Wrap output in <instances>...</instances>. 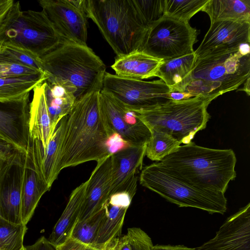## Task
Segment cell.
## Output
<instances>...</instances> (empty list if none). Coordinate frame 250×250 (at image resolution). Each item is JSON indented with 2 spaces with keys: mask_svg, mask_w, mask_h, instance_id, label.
<instances>
[{
  "mask_svg": "<svg viewBox=\"0 0 250 250\" xmlns=\"http://www.w3.org/2000/svg\"><path fill=\"white\" fill-rule=\"evenodd\" d=\"M100 91H92L75 102L67 115L56 173L68 167L95 161L109 154L115 135L100 102Z\"/></svg>",
  "mask_w": 250,
  "mask_h": 250,
  "instance_id": "1",
  "label": "cell"
},
{
  "mask_svg": "<svg viewBox=\"0 0 250 250\" xmlns=\"http://www.w3.org/2000/svg\"><path fill=\"white\" fill-rule=\"evenodd\" d=\"M158 163L197 188L224 193L236 177V158L231 149L209 148L191 142Z\"/></svg>",
  "mask_w": 250,
  "mask_h": 250,
  "instance_id": "2",
  "label": "cell"
},
{
  "mask_svg": "<svg viewBox=\"0 0 250 250\" xmlns=\"http://www.w3.org/2000/svg\"><path fill=\"white\" fill-rule=\"evenodd\" d=\"M41 58L44 70L49 75L45 81L64 86L76 101L102 90L106 67L87 45L63 39L57 47Z\"/></svg>",
  "mask_w": 250,
  "mask_h": 250,
  "instance_id": "3",
  "label": "cell"
},
{
  "mask_svg": "<svg viewBox=\"0 0 250 250\" xmlns=\"http://www.w3.org/2000/svg\"><path fill=\"white\" fill-rule=\"evenodd\" d=\"M81 6L117 57L140 50L148 27L132 0H81Z\"/></svg>",
  "mask_w": 250,
  "mask_h": 250,
  "instance_id": "4",
  "label": "cell"
},
{
  "mask_svg": "<svg viewBox=\"0 0 250 250\" xmlns=\"http://www.w3.org/2000/svg\"><path fill=\"white\" fill-rule=\"evenodd\" d=\"M250 51L245 44L236 52L196 60L184 92L212 101L237 89L250 78Z\"/></svg>",
  "mask_w": 250,
  "mask_h": 250,
  "instance_id": "5",
  "label": "cell"
},
{
  "mask_svg": "<svg viewBox=\"0 0 250 250\" xmlns=\"http://www.w3.org/2000/svg\"><path fill=\"white\" fill-rule=\"evenodd\" d=\"M211 101L200 96L171 100L153 109L135 112L150 130L167 133L186 145L206 127L210 118L207 108Z\"/></svg>",
  "mask_w": 250,
  "mask_h": 250,
  "instance_id": "6",
  "label": "cell"
},
{
  "mask_svg": "<svg viewBox=\"0 0 250 250\" xmlns=\"http://www.w3.org/2000/svg\"><path fill=\"white\" fill-rule=\"evenodd\" d=\"M140 183L180 207L197 208L210 214H223L227 209V200L224 193L197 188L158 162L143 168Z\"/></svg>",
  "mask_w": 250,
  "mask_h": 250,
  "instance_id": "7",
  "label": "cell"
},
{
  "mask_svg": "<svg viewBox=\"0 0 250 250\" xmlns=\"http://www.w3.org/2000/svg\"><path fill=\"white\" fill-rule=\"evenodd\" d=\"M62 40L42 10L22 11L18 1L14 2L0 22V41L24 46L41 58Z\"/></svg>",
  "mask_w": 250,
  "mask_h": 250,
  "instance_id": "8",
  "label": "cell"
},
{
  "mask_svg": "<svg viewBox=\"0 0 250 250\" xmlns=\"http://www.w3.org/2000/svg\"><path fill=\"white\" fill-rule=\"evenodd\" d=\"M197 31L188 22L163 16L148 28L139 51L163 61L193 53Z\"/></svg>",
  "mask_w": 250,
  "mask_h": 250,
  "instance_id": "9",
  "label": "cell"
},
{
  "mask_svg": "<svg viewBox=\"0 0 250 250\" xmlns=\"http://www.w3.org/2000/svg\"><path fill=\"white\" fill-rule=\"evenodd\" d=\"M102 90L134 112L150 110L172 100L170 89L161 79L145 81L106 72Z\"/></svg>",
  "mask_w": 250,
  "mask_h": 250,
  "instance_id": "10",
  "label": "cell"
},
{
  "mask_svg": "<svg viewBox=\"0 0 250 250\" xmlns=\"http://www.w3.org/2000/svg\"><path fill=\"white\" fill-rule=\"evenodd\" d=\"M99 98L108 124L114 134L128 146L147 144L151 137V130L135 112L129 110L103 90L100 91Z\"/></svg>",
  "mask_w": 250,
  "mask_h": 250,
  "instance_id": "11",
  "label": "cell"
},
{
  "mask_svg": "<svg viewBox=\"0 0 250 250\" xmlns=\"http://www.w3.org/2000/svg\"><path fill=\"white\" fill-rule=\"evenodd\" d=\"M80 1L41 0L39 3L63 39L86 45L87 17Z\"/></svg>",
  "mask_w": 250,
  "mask_h": 250,
  "instance_id": "12",
  "label": "cell"
},
{
  "mask_svg": "<svg viewBox=\"0 0 250 250\" xmlns=\"http://www.w3.org/2000/svg\"><path fill=\"white\" fill-rule=\"evenodd\" d=\"M250 22L219 21L210 22L201 44L194 51L196 60L238 51L250 44Z\"/></svg>",
  "mask_w": 250,
  "mask_h": 250,
  "instance_id": "13",
  "label": "cell"
},
{
  "mask_svg": "<svg viewBox=\"0 0 250 250\" xmlns=\"http://www.w3.org/2000/svg\"><path fill=\"white\" fill-rule=\"evenodd\" d=\"M16 150L0 168V217L23 223L21 218V176L23 154Z\"/></svg>",
  "mask_w": 250,
  "mask_h": 250,
  "instance_id": "14",
  "label": "cell"
},
{
  "mask_svg": "<svg viewBox=\"0 0 250 250\" xmlns=\"http://www.w3.org/2000/svg\"><path fill=\"white\" fill-rule=\"evenodd\" d=\"M195 250H250V203L229 216L214 237Z\"/></svg>",
  "mask_w": 250,
  "mask_h": 250,
  "instance_id": "15",
  "label": "cell"
},
{
  "mask_svg": "<svg viewBox=\"0 0 250 250\" xmlns=\"http://www.w3.org/2000/svg\"><path fill=\"white\" fill-rule=\"evenodd\" d=\"M146 146H128L112 153L110 196L120 191L135 194L138 180L136 172L142 165Z\"/></svg>",
  "mask_w": 250,
  "mask_h": 250,
  "instance_id": "16",
  "label": "cell"
},
{
  "mask_svg": "<svg viewBox=\"0 0 250 250\" xmlns=\"http://www.w3.org/2000/svg\"><path fill=\"white\" fill-rule=\"evenodd\" d=\"M85 195L78 221L86 220L99 211L110 195L112 153L97 162L86 181Z\"/></svg>",
  "mask_w": 250,
  "mask_h": 250,
  "instance_id": "17",
  "label": "cell"
},
{
  "mask_svg": "<svg viewBox=\"0 0 250 250\" xmlns=\"http://www.w3.org/2000/svg\"><path fill=\"white\" fill-rule=\"evenodd\" d=\"M134 196L127 191H120L109 196L103 206L104 215L93 247L105 250L121 235L125 215Z\"/></svg>",
  "mask_w": 250,
  "mask_h": 250,
  "instance_id": "18",
  "label": "cell"
},
{
  "mask_svg": "<svg viewBox=\"0 0 250 250\" xmlns=\"http://www.w3.org/2000/svg\"><path fill=\"white\" fill-rule=\"evenodd\" d=\"M49 190L26 149L23 154L21 176V213L24 224L26 225L30 220L41 198Z\"/></svg>",
  "mask_w": 250,
  "mask_h": 250,
  "instance_id": "19",
  "label": "cell"
},
{
  "mask_svg": "<svg viewBox=\"0 0 250 250\" xmlns=\"http://www.w3.org/2000/svg\"><path fill=\"white\" fill-rule=\"evenodd\" d=\"M45 86L44 82L33 89L28 120L29 138L39 141L44 149L54 132L48 109Z\"/></svg>",
  "mask_w": 250,
  "mask_h": 250,
  "instance_id": "20",
  "label": "cell"
},
{
  "mask_svg": "<svg viewBox=\"0 0 250 250\" xmlns=\"http://www.w3.org/2000/svg\"><path fill=\"white\" fill-rule=\"evenodd\" d=\"M162 62L142 51H136L116 57L111 67L119 77L143 80L155 77Z\"/></svg>",
  "mask_w": 250,
  "mask_h": 250,
  "instance_id": "21",
  "label": "cell"
},
{
  "mask_svg": "<svg viewBox=\"0 0 250 250\" xmlns=\"http://www.w3.org/2000/svg\"><path fill=\"white\" fill-rule=\"evenodd\" d=\"M48 77L44 71L35 75L0 79V103L26 107L30 91Z\"/></svg>",
  "mask_w": 250,
  "mask_h": 250,
  "instance_id": "22",
  "label": "cell"
},
{
  "mask_svg": "<svg viewBox=\"0 0 250 250\" xmlns=\"http://www.w3.org/2000/svg\"><path fill=\"white\" fill-rule=\"evenodd\" d=\"M86 185L87 182L85 181L72 191L67 204L48 239L55 246L62 244L70 237L81 213Z\"/></svg>",
  "mask_w": 250,
  "mask_h": 250,
  "instance_id": "23",
  "label": "cell"
},
{
  "mask_svg": "<svg viewBox=\"0 0 250 250\" xmlns=\"http://www.w3.org/2000/svg\"><path fill=\"white\" fill-rule=\"evenodd\" d=\"M28 113L0 109V134L16 150L25 152L28 141Z\"/></svg>",
  "mask_w": 250,
  "mask_h": 250,
  "instance_id": "24",
  "label": "cell"
},
{
  "mask_svg": "<svg viewBox=\"0 0 250 250\" xmlns=\"http://www.w3.org/2000/svg\"><path fill=\"white\" fill-rule=\"evenodd\" d=\"M196 61L194 52L186 56L163 61L155 77L160 78L171 92H183Z\"/></svg>",
  "mask_w": 250,
  "mask_h": 250,
  "instance_id": "25",
  "label": "cell"
},
{
  "mask_svg": "<svg viewBox=\"0 0 250 250\" xmlns=\"http://www.w3.org/2000/svg\"><path fill=\"white\" fill-rule=\"evenodd\" d=\"M202 11L210 22L230 21L250 22V0H208Z\"/></svg>",
  "mask_w": 250,
  "mask_h": 250,
  "instance_id": "26",
  "label": "cell"
},
{
  "mask_svg": "<svg viewBox=\"0 0 250 250\" xmlns=\"http://www.w3.org/2000/svg\"><path fill=\"white\" fill-rule=\"evenodd\" d=\"M45 82L48 109L52 127L55 131L61 120L69 114L76 99L74 94L64 86Z\"/></svg>",
  "mask_w": 250,
  "mask_h": 250,
  "instance_id": "27",
  "label": "cell"
},
{
  "mask_svg": "<svg viewBox=\"0 0 250 250\" xmlns=\"http://www.w3.org/2000/svg\"><path fill=\"white\" fill-rule=\"evenodd\" d=\"M0 62H10L44 70L41 57L34 51L17 43L3 42L0 47Z\"/></svg>",
  "mask_w": 250,
  "mask_h": 250,
  "instance_id": "28",
  "label": "cell"
},
{
  "mask_svg": "<svg viewBox=\"0 0 250 250\" xmlns=\"http://www.w3.org/2000/svg\"><path fill=\"white\" fill-rule=\"evenodd\" d=\"M208 0H164L163 16L185 22L202 11Z\"/></svg>",
  "mask_w": 250,
  "mask_h": 250,
  "instance_id": "29",
  "label": "cell"
},
{
  "mask_svg": "<svg viewBox=\"0 0 250 250\" xmlns=\"http://www.w3.org/2000/svg\"><path fill=\"white\" fill-rule=\"evenodd\" d=\"M150 130L151 137L146 146V155L151 160L160 162L180 146L181 144L170 135Z\"/></svg>",
  "mask_w": 250,
  "mask_h": 250,
  "instance_id": "30",
  "label": "cell"
},
{
  "mask_svg": "<svg viewBox=\"0 0 250 250\" xmlns=\"http://www.w3.org/2000/svg\"><path fill=\"white\" fill-rule=\"evenodd\" d=\"M27 229L23 223H14L0 217V250H21Z\"/></svg>",
  "mask_w": 250,
  "mask_h": 250,
  "instance_id": "31",
  "label": "cell"
},
{
  "mask_svg": "<svg viewBox=\"0 0 250 250\" xmlns=\"http://www.w3.org/2000/svg\"><path fill=\"white\" fill-rule=\"evenodd\" d=\"M104 215L103 208L89 218L78 221L70 237L83 244L93 247Z\"/></svg>",
  "mask_w": 250,
  "mask_h": 250,
  "instance_id": "32",
  "label": "cell"
},
{
  "mask_svg": "<svg viewBox=\"0 0 250 250\" xmlns=\"http://www.w3.org/2000/svg\"><path fill=\"white\" fill-rule=\"evenodd\" d=\"M139 16L148 28L163 16L164 0H132Z\"/></svg>",
  "mask_w": 250,
  "mask_h": 250,
  "instance_id": "33",
  "label": "cell"
},
{
  "mask_svg": "<svg viewBox=\"0 0 250 250\" xmlns=\"http://www.w3.org/2000/svg\"><path fill=\"white\" fill-rule=\"evenodd\" d=\"M43 71L20 64L0 62V79L35 75Z\"/></svg>",
  "mask_w": 250,
  "mask_h": 250,
  "instance_id": "34",
  "label": "cell"
},
{
  "mask_svg": "<svg viewBox=\"0 0 250 250\" xmlns=\"http://www.w3.org/2000/svg\"><path fill=\"white\" fill-rule=\"evenodd\" d=\"M132 250H153L150 237L139 228H131L126 233Z\"/></svg>",
  "mask_w": 250,
  "mask_h": 250,
  "instance_id": "35",
  "label": "cell"
},
{
  "mask_svg": "<svg viewBox=\"0 0 250 250\" xmlns=\"http://www.w3.org/2000/svg\"><path fill=\"white\" fill-rule=\"evenodd\" d=\"M57 247V250H100L80 243L70 237Z\"/></svg>",
  "mask_w": 250,
  "mask_h": 250,
  "instance_id": "36",
  "label": "cell"
},
{
  "mask_svg": "<svg viewBox=\"0 0 250 250\" xmlns=\"http://www.w3.org/2000/svg\"><path fill=\"white\" fill-rule=\"evenodd\" d=\"M25 248L26 250H57V247L44 236H42L34 244Z\"/></svg>",
  "mask_w": 250,
  "mask_h": 250,
  "instance_id": "37",
  "label": "cell"
},
{
  "mask_svg": "<svg viewBox=\"0 0 250 250\" xmlns=\"http://www.w3.org/2000/svg\"><path fill=\"white\" fill-rule=\"evenodd\" d=\"M16 150H17L8 144H0V168L4 162L10 158Z\"/></svg>",
  "mask_w": 250,
  "mask_h": 250,
  "instance_id": "38",
  "label": "cell"
},
{
  "mask_svg": "<svg viewBox=\"0 0 250 250\" xmlns=\"http://www.w3.org/2000/svg\"><path fill=\"white\" fill-rule=\"evenodd\" d=\"M153 250H195V248H188L184 245H156L152 247Z\"/></svg>",
  "mask_w": 250,
  "mask_h": 250,
  "instance_id": "39",
  "label": "cell"
},
{
  "mask_svg": "<svg viewBox=\"0 0 250 250\" xmlns=\"http://www.w3.org/2000/svg\"><path fill=\"white\" fill-rule=\"evenodd\" d=\"M14 2L13 0H5L4 2L0 5V22L12 6Z\"/></svg>",
  "mask_w": 250,
  "mask_h": 250,
  "instance_id": "40",
  "label": "cell"
},
{
  "mask_svg": "<svg viewBox=\"0 0 250 250\" xmlns=\"http://www.w3.org/2000/svg\"><path fill=\"white\" fill-rule=\"evenodd\" d=\"M250 78H248L244 83V87L242 90L244 91L248 96L250 95Z\"/></svg>",
  "mask_w": 250,
  "mask_h": 250,
  "instance_id": "41",
  "label": "cell"
},
{
  "mask_svg": "<svg viewBox=\"0 0 250 250\" xmlns=\"http://www.w3.org/2000/svg\"><path fill=\"white\" fill-rule=\"evenodd\" d=\"M5 0H0V5L4 2Z\"/></svg>",
  "mask_w": 250,
  "mask_h": 250,
  "instance_id": "42",
  "label": "cell"
},
{
  "mask_svg": "<svg viewBox=\"0 0 250 250\" xmlns=\"http://www.w3.org/2000/svg\"><path fill=\"white\" fill-rule=\"evenodd\" d=\"M25 250V247L24 246V247H23L21 250Z\"/></svg>",
  "mask_w": 250,
  "mask_h": 250,
  "instance_id": "43",
  "label": "cell"
},
{
  "mask_svg": "<svg viewBox=\"0 0 250 250\" xmlns=\"http://www.w3.org/2000/svg\"><path fill=\"white\" fill-rule=\"evenodd\" d=\"M2 42H3L2 41H0V46H1V45Z\"/></svg>",
  "mask_w": 250,
  "mask_h": 250,
  "instance_id": "44",
  "label": "cell"
}]
</instances>
